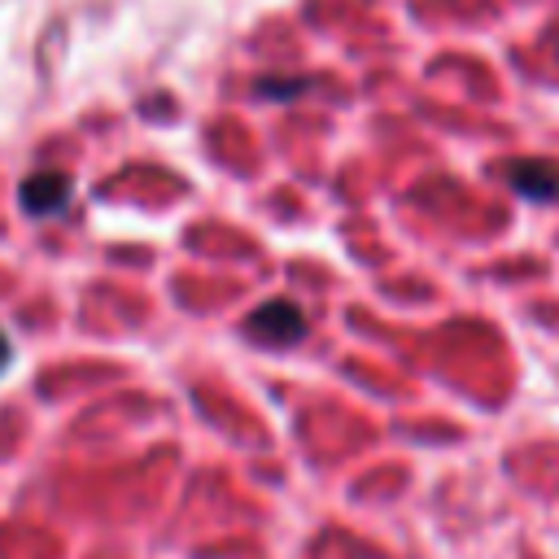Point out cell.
<instances>
[{
	"instance_id": "1",
	"label": "cell",
	"mask_w": 559,
	"mask_h": 559,
	"mask_svg": "<svg viewBox=\"0 0 559 559\" xmlns=\"http://www.w3.org/2000/svg\"><path fill=\"white\" fill-rule=\"evenodd\" d=\"M245 332H249L258 345H266V349H288V345L306 341V314H301L297 301L275 297V301H262V306L245 319Z\"/></svg>"
},
{
	"instance_id": "2",
	"label": "cell",
	"mask_w": 559,
	"mask_h": 559,
	"mask_svg": "<svg viewBox=\"0 0 559 559\" xmlns=\"http://www.w3.org/2000/svg\"><path fill=\"white\" fill-rule=\"evenodd\" d=\"M502 179L524 201H542V205L559 201V162H550V157H511L502 166Z\"/></svg>"
},
{
	"instance_id": "4",
	"label": "cell",
	"mask_w": 559,
	"mask_h": 559,
	"mask_svg": "<svg viewBox=\"0 0 559 559\" xmlns=\"http://www.w3.org/2000/svg\"><path fill=\"white\" fill-rule=\"evenodd\" d=\"M301 87H306V83L297 79V83H258L253 92H258V96H275V100H288V96H297Z\"/></svg>"
},
{
	"instance_id": "5",
	"label": "cell",
	"mask_w": 559,
	"mask_h": 559,
	"mask_svg": "<svg viewBox=\"0 0 559 559\" xmlns=\"http://www.w3.org/2000/svg\"><path fill=\"white\" fill-rule=\"evenodd\" d=\"M4 367H9V336L0 332V371H4Z\"/></svg>"
},
{
	"instance_id": "3",
	"label": "cell",
	"mask_w": 559,
	"mask_h": 559,
	"mask_svg": "<svg viewBox=\"0 0 559 559\" xmlns=\"http://www.w3.org/2000/svg\"><path fill=\"white\" fill-rule=\"evenodd\" d=\"M17 201L26 214H57L66 201H70V179L61 170H39V175H26L22 188H17Z\"/></svg>"
}]
</instances>
